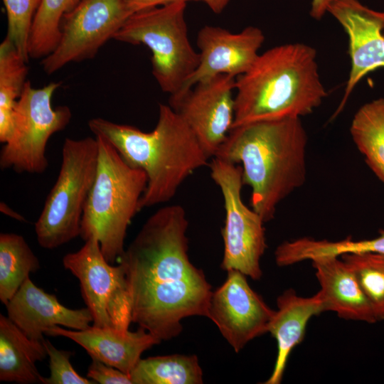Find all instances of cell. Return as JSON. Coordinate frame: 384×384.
Listing matches in <instances>:
<instances>
[{
	"instance_id": "cell-1",
	"label": "cell",
	"mask_w": 384,
	"mask_h": 384,
	"mask_svg": "<svg viewBox=\"0 0 384 384\" xmlns=\"http://www.w3.org/2000/svg\"><path fill=\"white\" fill-rule=\"evenodd\" d=\"M186 210L160 208L144 223L119 257L132 299V319L161 341L183 330L182 321L208 316L213 292L188 257Z\"/></svg>"
},
{
	"instance_id": "cell-2",
	"label": "cell",
	"mask_w": 384,
	"mask_h": 384,
	"mask_svg": "<svg viewBox=\"0 0 384 384\" xmlns=\"http://www.w3.org/2000/svg\"><path fill=\"white\" fill-rule=\"evenodd\" d=\"M307 143L301 118L259 121L232 128L215 156L242 164L243 183L252 189V208L266 223L304 183Z\"/></svg>"
},
{
	"instance_id": "cell-3",
	"label": "cell",
	"mask_w": 384,
	"mask_h": 384,
	"mask_svg": "<svg viewBox=\"0 0 384 384\" xmlns=\"http://www.w3.org/2000/svg\"><path fill=\"white\" fill-rule=\"evenodd\" d=\"M88 127L112 144L126 162L145 172L147 183L139 210L171 201L190 175L208 165L210 158L169 105H159V119L150 132L101 117L90 119Z\"/></svg>"
},
{
	"instance_id": "cell-4",
	"label": "cell",
	"mask_w": 384,
	"mask_h": 384,
	"mask_svg": "<svg viewBox=\"0 0 384 384\" xmlns=\"http://www.w3.org/2000/svg\"><path fill=\"white\" fill-rule=\"evenodd\" d=\"M233 127L312 113L327 95L316 52L304 43H286L259 54L235 78Z\"/></svg>"
},
{
	"instance_id": "cell-5",
	"label": "cell",
	"mask_w": 384,
	"mask_h": 384,
	"mask_svg": "<svg viewBox=\"0 0 384 384\" xmlns=\"http://www.w3.org/2000/svg\"><path fill=\"white\" fill-rule=\"evenodd\" d=\"M95 137L97 168L84 207L80 235L85 241L95 238L105 259L112 265L125 250L127 230L139 211L147 176L143 170L126 162L107 140Z\"/></svg>"
},
{
	"instance_id": "cell-6",
	"label": "cell",
	"mask_w": 384,
	"mask_h": 384,
	"mask_svg": "<svg viewBox=\"0 0 384 384\" xmlns=\"http://www.w3.org/2000/svg\"><path fill=\"white\" fill-rule=\"evenodd\" d=\"M186 2L178 1L133 14L113 39L144 45L151 52V73L160 88L177 95L200 63L185 19Z\"/></svg>"
},
{
	"instance_id": "cell-7",
	"label": "cell",
	"mask_w": 384,
	"mask_h": 384,
	"mask_svg": "<svg viewBox=\"0 0 384 384\" xmlns=\"http://www.w3.org/2000/svg\"><path fill=\"white\" fill-rule=\"evenodd\" d=\"M98 160L97 138H66L56 181L35 223L41 247L54 249L80 235L84 207L93 185Z\"/></svg>"
},
{
	"instance_id": "cell-8",
	"label": "cell",
	"mask_w": 384,
	"mask_h": 384,
	"mask_svg": "<svg viewBox=\"0 0 384 384\" xmlns=\"http://www.w3.org/2000/svg\"><path fill=\"white\" fill-rule=\"evenodd\" d=\"M61 82L36 88L28 80L14 112L11 135L1 150L0 167L17 173L42 174L48 166L46 148L50 137L64 129L72 112L65 105L53 108L51 99Z\"/></svg>"
},
{
	"instance_id": "cell-9",
	"label": "cell",
	"mask_w": 384,
	"mask_h": 384,
	"mask_svg": "<svg viewBox=\"0 0 384 384\" xmlns=\"http://www.w3.org/2000/svg\"><path fill=\"white\" fill-rule=\"evenodd\" d=\"M210 176L223 195L225 218L221 230L224 250L221 268L238 270L253 280L262 275L260 260L267 247L264 221L242 201V167L214 156Z\"/></svg>"
},
{
	"instance_id": "cell-10",
	"label": "cell",
	"mask_w": 384,
	"mask_h": 384,
	"mask_svg": "<svg viewBox=\"0 0 384 384\" xmlns=\"http://www.w3.org/2000/svg\"><path fill=\"white\" fill-rule=\"evenodd\" d=\"M63 263L79 279L93 325L129 330L132 299L122 265L108 262L95 238L85 240L78 251L65 255Z\"/></svg>"
},
{
	"instance_id": "cell-11",
	"label": "cell",
	"mask_w": 384,
	"mask_h": 384,
	"mask_svg": "<svg viewBox=\"0 0 384 384\" xmlns=\"http://www.w3.org/2000/svg\"><path fill=\"white\" fill-rule=\"evenodd\" d=\"M132 14L125 0H80L63 17L58 44L41 63L43 71L93 58Z\"/></svg>"
},
{
	"instance_id": "cell-12",
	"label": "cell",
	"mask_w": 384,
	"mask_h": 384,
	"mask_svg": "<svg viewBox=\"0 0 384 384\" xmlns=\"http://www.w3.org/2000/svg\"><path fill=\"white\" fill-rule=\"evenodd\" d=\"M235 78L220 75L169 98V105L186 122L209 158L215 156L233 127Z\"/></svg>"
},
{
	"instance_id": "cell-13",
	"label": "cell",
	"mask_w": 384,
	"mask_h": 384,
	"mask_svg": "<svg viewBox=\"0 0 384 384\" xmlns=\"http://www.w3.org/2000/svg\"><path fill=\"white\" fill-rule=\"evenodd\" d=\"M225 282L213 291L207 318L236 353L267 332L274 310L249 285L246 275L231 270Z\"/></svg>"
},
{
	"instance_id": "cell-14",
	"label": "cell",
	"mask_w": 384,
	"mask_h": 384,
	"mask_svg": "<svg viewBox=\"0 0 384 384\" xmlns=\"http://www.w3.org/2000/svg\"><path fill=\"white\" fill-rule=\"evenodd\" d=\"M349 40L351 70L343 98L333 117L343 110L356 85L368 73L384 68V11L358 0H335L328 7Z\"/></svg>"
},
{
	"instance_id": "cell-15",
	"label": "cell",
	"mask_w": 384,
	"mask_h": 384,
	"mask_svg": "<svg viewBox=\"0 0 384 384\" xmlns=\"http://www.w3.org/2000/svg\"><path fill=\"white\" fill-rule=\"evenodd\" d=\"M265 41L261 29L250 26L238 33L215 26H205L198 33L196 43L200 63L178 97L196 84L220 75L235 78L245 73L253 64Z\"/></svg>"
},
{
	"instance_id": "cell-16",
	"label": "cell",
	"mask_w": 384,
	"mask_h": 384,
	"mask_svg": "<svg viewBox=\"0 0 384 384\" xmlns=\"http://www.w3.org/2000/svg\"><path fill=\"white\" fill-rule=\"evenodd\" d=\"M7 316L31 339L43 342V334L55 326L74 330L90 326L92 317L87 308L72 309L55 295L36 286L28 277L6 305Z\"/></svg>"
},
{
	"instance_id": "cell-17",
	"label": "cell",
	"mask_w": 384,
	"mask_h": 384,
	"mask_svg": "<svg viewBox=\"0 0 384 384\" xmlns=\"http://www.w3.org/2000/svg\"><path fill=\"white\" fill-rule=\"evenodd\" d=\"M45 334L64 336L81 346L92 358L97 359L130 374L142 354L161 342L142 328L136 331L94 325L82 330H69L60 326L49 328Z\"/></svg>"
},
{
	"instance_id": "cell-18",
	"label": "cell",
	"mask_w": 384,
	"mask_h": 384,
	"mask_svg": "<svg viewBox=\"0 0 384 384\" xmlns=\"http://www.w3.org/2000/svg\"><path fill=\"white\" fill-rule=\"evenodd\" d=\"M277 306L267 332L277 341V354L272 373L265 384L281 383L289 355L302 341L308 321L312 316L327 311L320 292L304 297L293 289H287L277 297Z\"/></svg>"
},
{
	"instance_id": "cell-19",
	"label": "cell",
	"mask_w": 384,
	"mask_h": 384,
	"mask_svg": "<svg viewBox=\"0 0 384 384\" xmlns=\"http://www.w3.org/2000/svg\"><path fill=\"white\" fill-rule=\"evenodd\" d=\"M311 261L327 311L347 320L377 321L354 272L340 256L321 255Z\"/></svg>"
},
{
	"instance_id": "cell-20",
	"label": "cell",
	"mask_w": 384,
	"mask_h": 384,
	"mask_svg": "<svg viewBox=\"0 0 384 384\" xmlns=\"http://www.w3.org/2000/svg\"><path fill=\"white\" fill-rule=\"evenodd\" d=\"M41 341L29 338L8 316L0 314V380L43 383L36 363L46 358Z\"/></svg>"
},
{
	"instance_id": "cell-21",
	"label": "cell",
	"mask_w": 384,
	"mask_h": 384,
	"mask_svg": "<svg viewBox=\"0 0 384 384\" xmlns=\"http://www.w3.org/2000/svg\"><path fill=\"white\" fill-rule=\"evenodd\" d=\"M350 133L367 165L384 184V97L367 102L358 110Z\"/></svg>"
},
{
	"instance_id": "cell-22",
	"label": "cell",
	"mask_w": 384,
	"mask_h": 384,
	"mask_svg": "<svg viewBox=\"0 0 384 384\" xmlns=\"http://www.w3.org/2000/svg\"><path fill=\"white\" fill-rule=\"evenodd\" d=\"M27 63L6 36L0 44V142L4 144L12 133L14 107L27 81Z\"/></svg>"
},
{
	"instance_id": "cell-23",
	"label": "cell",
	"mask_w": 384,
	"mask_h": 384,
	"mask_svg": "<svg viewBox=\"0 0 384 384\" xmlns=\"http://www.w3.org/2000/svg\"><path fill=\"white\" fill-rule=\"evenodd\" d=\"M133 384H202L196 355L171 354L141 358L129 374Z\"/></svg>"
},
{
	"instance_id": "cell-24",
	"label": "cell",
	"mask_w": 384,
	"mask_h": 384,
	"mask_svg": "<svg viewBox=\"0 0 384 384\" xmlns=\"http://www.w3.org/2000/svg\"><path fill=\"white\" fill-rule=\"evenodd\" d=\"M40 268L38 257L23 236L0 234V300L6 305L29 277Z\"/></svg>"
},
{
	"instance_id": "cell-25",
	"label": "cell",
	"mask_w": 384,
	"mask_h": 384,
	"mask_svg": "<svg viewBox=\"0 0 384 384\" xmlns=\"http://www.w3.org/2000/svg\"><path fill=\"white\" fill-rule=\"evenodd\" d=\"M373 252L384 255V230L377 238L353 240L347 238L339 241L317 240L302 238L285 241L280 246L279 253L283 262L292 265L321 255L340 256L346 253Z\"/></svg>"
},
{
	"instance_id": "cell-26",
	"label": "cell",
	"mask_w": 384,
	"mask_h": 384,
	"mask_svg": "<svg viewBox=\"0 0 384 384\" xmlns=\"http://www.w3.org/2000/svg\"><path fill=\"white\" fill-rule=\"evenodd\" d=\"M80 1L42 0L30 32L28 45L30 58L43 59L55 49L60 38L62 18Z\"/></svg>"
},
{
	"instance_id": "cell-27",
	"label": "cell",
	"mask_w": 384,
	"mask_h": 384,
	"mask_svg": "<svg viewBox=\"0 0 384 384\" xmlns=\"http://www.w3.org/2000/svg\"><path fill=\"white\" fill-rule=\"evenodd\" d=\"M340 257L354 272L377 321L384 320V255L356 252Z\"/></svg>"
},
{
	"instance_id": "cell-28",
	"label": "cell",
	"mask_w": 384,
	"mask_h": 384,
	"mask_svg": "<svg viewBox=\"0 0 384 384\" xmlns=\"http://www.w3.org/2000/svg\"><path fill=\"white\" fill-rule=\"evenodd\" d=\"M7 16L8 37L26 61L33 21L42 0H2Z\"/></svg>"
},
{
	"instance_id": "cell-29",
	"label": "cell",
	"mask_w": 384,
	"mask_h": 384,
	"mask_svg": "<svg viewBox=\"0 0 384 384\" xmlns=\"http://www.w3.org/2000/svg\"><path fill=\"white\" fill-rule=\"evenodd\" d=\"M43 343L49 358L48 378H44L43 384H95L91 379L81 376L73 368L70 358L73 353L56 348L48 340Z\"/></svg>"
},
{
	"instance_id": "cell-30",
	"label": "cell",
	"mask_w": 384,
	"mask_h": 384,
	"mask_svg": "<svg viewBox=\"0 0 384 384\" xmlns=\"http://www.w3.org/2000/svg\"><path fill=\"white\" fill-rule=\"evenodd\" d=\"M92 359V361L88 367L87 376L96 383L133 384L129 374L97 359Z\"/></svg>"
},
{
	"instance_id": "cell-31",
	"label": "cell",
	"mask_w": 384,
	"mask_h": 384,
	"mask_svg": "<svg viewBox=\"0 0 384 384\" xmlns=\"http://www.w3.org/2000/svg\"><path fill=\"white\" fill-rule=\"evenodd\" d=\"M132 14L178 1H202L203 0H125Z\"/></svg>"
},
{
	"instance_id": "cell-32",
	"label": "cell",
	"mask_w": 384,
	"mask_h": 384,
	"mask_svg": "<svg viewBox=\"0 0 384 384\" xmlns=\"http://www.w3.org/2000/svg\"><path fill=\"white\" fill-rule=\"evenodd\" d=\"M335 0H311L310 15L316 20H320L327 12L328 7Z\"/></svg>"
},
{
	"instance_id": "cell-33",
	"label": "cell",
	"mask_w": 384,
	"mask_h": 384,
	"mask_svg": "<svg viewBox=\"0 0 384 384\" xmlns=\"http://www.w3.org/2000/svg\"><path fill=\"white\" fill-rule=\"evenodd\" d=\"M231 0H203L213 12L220 14Z\"/></svg>"
},
{
	"instance_id": "cell-34",
	"label": "cell",
	"mask_w": 384,
	"mask_h": 384,
	"mask_svg": "<svg viewBox=\"0 0 384 384\" xmlns=\"http://www.w3.org/2000/svg\"><path fill=\"white\" fill-rule=\"evenodd\" d=\"M0 208L2 213L14 218V219L18 220L20 221L24 220V218L21 215L14 211L11 208L6 206V203H1Z\"/></svg>"
}]
</instances>
